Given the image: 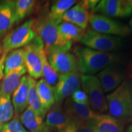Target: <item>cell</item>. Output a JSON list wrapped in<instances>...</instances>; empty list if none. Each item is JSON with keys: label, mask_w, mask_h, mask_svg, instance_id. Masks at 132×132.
Segmentation results:
<instances>
[{"label": "cell", "mask_w": 132, "mask_h": 132, "mask_svg": "<svg viewBox=\"0 0 132 132\" xmlns=\"http://www.w3.org/2000/svg\"><path fill=\"white\" fill-rule=\"evenodd\" d=\"M77 70L81 75H93L119 61L120 56L114 53L103 52L87 47L74 50Z\"/></svg>", "instance_id": "obj_1"}, {"label": "cell", "mask_w": 132, "mask_h": 132, "mask_svg": "<svg viewBox=\"0 0 132 132\" xmlns=\"http://www.w3.org/2000/svg\"><path fill=\"white\" fill-rule=\"evenodd\" d=\"M110 115L117 119L132 120V89L127 80H123L106 97Z\"/></svg>", "instance_id": "obj_2"}, {"label": "cell", "mask_w": 132, "mask_h": 132, "mask_svg": "<svg viewBox=\"0 0 132 132\" xmlns=\"http://www.w3.org/2000/svg\"><path fill=\"white\" fill-rule=\"evenodd\" d=\"M62 20L51 18L48 14L34 20V27L36 34L44 44V50L52 47H61L70 50L72 44L64 40L59 35L58 26Z\"/></svg>", "instance_id": "obj_3"}, {"label": "cell", "mask_w": 132, "mask_h": 132, "mask_svg": "<svg viewBox=\"0 0 132 132\" xmlns=\"http://www.w3.org/2000/svg\"><path fill=\"white\" fill-rule=\"evenodd\" d=\"M37 36L34 20L29 19L14 30L9 32L2 40L3 52L9 53L29 45Z\"/></svg>", "instance_id": "obj_4"}, {"label": "cell", "mask_w": 132, "mask_h": 132, "mask_svg": "<svg viewBox=\"0 0 132 132\" xmlns=\"http://www.w3.org/2000/svg\"><path fill=\"white\" fill-rule=\"evenodd\" d=\"M81 87L86 94L89 99V105L94 111L102 114L108 111L106 97L97 77L81 75Z\"/></svg>", "instance_id": "obj_5"}, {"label": "cell", "mask_w": 132, "mask_h": 132, "mask_svg": "<svg viewBox=\"0 0 132 132\" xmlns=\"http://www.w3.org/2000/svg\"><path fill=\"white\" fill-rule=\"evenodd\" d=\"M80 42L89 48L103 52L113 53L122 45V40L119 37L96 32L90 28L85 31Z\"/></svg>", "instance_id": "obj_6"}, {"label": "cell", "mask_w": 132, "mask_h": 132, "mask_svg": "<svg viewBox=\"0 0 132 132\" xmlns=\"http://www.w3.org/2000/svg\"><path fill=\"white\" fill-rule=\"evenodd\" d=\"M26 72L34 80L42 77V54L45 52L44 44L37 36L29 45L23 48Z\"/></svg>", "instance_id": "obj_7"}, {"label": "cell", "mask_w": 132, "mask_h": 132, "mask_svg": "<svg viewBox=\"0 0 132 132\" xmlns=\"http://www.w3.org/2000/svg\"><path fill=\"white\" fill-rule=\"evenodd\" d=\"M89 23L92 30L117 37H125L131 34L129 26L101 14H92Z\"/></svg>", "instance_id": "obj_8"}, {"label": "cell", "mask_w": 132, "mask_h": 132, "mask_svg": "<svg viewBox=\"0 0 132 132\" xmlns=\"http://www.w3.org/2000/svg\"><path fill=\"white\" fill-rule=\"evenodd\" d=\"M50 64L58 75L77 71L76 59L73 53L61 47H52L45 50Z\"/></svg>", "instance_id": "obj_9"}, {"label": "cell", "mask_w": 132, "mask_h": 132, "mask_svg": "<svg viewBox=\"0 0 132 132\" xmlns=\"http://www.w3.org/2000/svg\"><path fill=\"white\" fill-rule=\"evenodd\" d=\"M81 87V74L77 71L59 75L53 88L55 103L61 104Z\"/></svg>", "instance_id": "obj_10"}, {"label": "cell", "mask_w": 132, "mask_h": 132, "mask_svg": "<svg viewBox=\"0 0 132 132\" xmlns=\"http://www.w3.org/2000/svg\"><path fill=\"white\" fill-rule=\"evenodd\" d=\"M95 12L110 18L128 17L132 14V0L99 1Z\"/></svg>", "instance_id": "obj_11"}, {"label": "cell", "mask_w": 132, "mask_h": 132, "mask_svg": "<svg viewBox=\"0 0 132 132\" xmlns=\"http://www.w3.org/2000/svg\"><path fill=\"white\" fill-rule=\"evenodd\" d=\"M63 108L70 121L78 125L86 122L95 120L100 114L94 111L89 105L75 103L70 97L65 100Z\"/></svg>", "instance_id": "obj_12"}, {"label": "cell", "mask_w": 132, "mask_h": 132, "mask_svg": "<svg viewBox=\"0 0 132 132\" xmlns=\"http://www.w3.org/2000/svg\"><path fill=\"white\" fill-rule=\"evenodd\" d=\"M97 78L100 81L104 93L111 92L123 82V72L114 65L109 66L98 73Z\"/></svg>", "instance_id": "obj_13"}, {"label": "cell", "mask_w": 132, "mask_h": 132, "mask_svg": "<svg viewBox=\"0 0 132 132\" xmlns=\"http://www.w3.org/2000/svg\"><path fill=\"white\" fill-rule=\"evenodd\" d=\"M44 119L28 106L20 117L21 123L28 132H51L53 130L45 124Z\"/></svg>", "instance_id": "obj_14"}, {"label": "cell", "mask_w": 132, "mask_h": 132, "mask_svg": "<svg viewBox=\"0 0 132 132\" xmlns=\"http://www.w3.org/2000/svg\"><path fill=\"white\" fill-rule=\"evenodd\" d=\"M15 23L14 1L0 3V40L3 39Z\"/></svg>", "instance_id": "obj_15"}, {"label": "cell", "mask_w": 132, "mask_h": 132, "mask_svg": "<svg viewBox=\"0 0 132 132\" xmlns=\"http://www.w3.org/2000/svg\"><path fill=\"white\" fill-rule=\"evenodd\" d=\"M91 14L80 3H77L64 14L62 21L75 24L85 31L87 28Z\"/></svg>", "instance_id": "obj_16"}, {"label": "cell", "mask_w": 132, "mask_h": 132, "mask_svg": "<svg viewBox=\"0 0 132 132\" xmlns=\"http://www.w3.org/2000/svg\"><path fill=\"white\" fill-rule=\"evenodd\" d=\"M45 119V124L52 130L62 129L71 122L61 104L56 103L47 112Z\"/></svg>", "instance_id": "obj_17"}, {"label": "cell", "mask_w": 132, "mask_h": 132, "mask_svg": "<svg viewBox=\"0 0 132 132\" xmlns=\"http://www.w3.org/2000/svg\"><path fill=\"white\" fill-rule=\"evenodd\" d=\"M12 103L15 113L21 115L28 106V77L24 75L19 86L13 92Z\"/></svg>", "instance_id": "obj_18"}, {"label": "cell", "mask_w": 132, "mask_h": 132, "mask_svg": "<svg viewBox=\"0 0 132 132\" xmlns=\"http://www.w3.org/2000/svg\"><path fill=\"white\" fill-rule=\"evenodd\" d=\"M26 72L25 67L20 69L4 76L0 82V97L11 96L19 86L21 79Z\"/></svg>", "instance_id": "obj_19"}, {"label": "cell", "mask_w": 132, "mask_h": 132, "mask_svg": "<svg viewBox=\"0 0 132 132\" xmlns=\"http://www.w3.org/2000/svg\"><path fill=\"white\" fill-rule=\"evenodd\" d=\"M97 132H123V122L110 115L99 114L95 119Z\"/></svg>", "instance_id": "obj_20"}, {"label": "cell", "mask_w": 132, "mask_h": 132, "mask_svg": "<svg viewBox=\"0 0 132 132\" xmlns=\"http://www.w3.org/2000/svg\"><path fill=\"white\" fill-rule=\"evenodd\" d=\"M24 67L26 68L23 48L8 53L4 62V76Z\"/></svg>", "instance_id": "obj_21"}, {"label": "cell", "mask_w": 132, "mask_h": 132, "mask_svg": "<svg viewBox=\"0 0 132 132\" xmlns=\"http://www.w3.org/2000/svg\"><path fill=\"white\" fill-rule=\"evenodd\" d=\"M58 32L64 40L73 44L80 42L85 31L73 23L62 21L58 26Z\"/></svg>", "instance_id": "obj_22"}, {"label": "cell", "mask_w": 132, "mask_h": 132, "mask_svg": "<svg viewBox=\"0 0 132 132\" xmlns=\"http://www.w3.org/2000/svg\"><path fill=\"white\" fill-rule=\"evenodd\" d=\"M36 88L43 108L47 112L55 103L53 88L42 78L37 82Z\"/></svg>", "instance_id": "obj_23"}, {"label": "cell", "mask_w": 132, "mask_h": 132, "mask_svg": "<svg viewBox=\"0 0 132 132\" xmlns=\"http://www.w3.org/2000/svg\"><path fill=\"white\" fill-rule=\"evenodd\" d=\"M28 77V107L45 119L47 112L43 108L38 95L37 88H36L37 81L29 76Z\"/></svg>", "instance_id": "obj_24"}, {"label": "cell", "mask_w": 132, "mask_h": 132, "mask_svg": "<svg viewBox=\"0 0 132 132\" xmlns=\"http://www.w3.org/2000/svg\"><path fill=\"white\" fill-rule=\"evenodd\" d=\"M77 1L74 0H58L53 3L50 10L48 15L51 18L62 21V16L69 9L73 6Z\"/></svg>", "instance_id": "obj_25"}, {"label": "cell", "mask_w": 132, "mask_h": 132, "mask_svg": "<svg viewBox=\"0 0 132 132\" xmlns=\"http://www.w3.org/2000/svg\"><path fill=\"white\" fill-rule=\"evenodd\" d=\"M36 3L34 0L14 1L15 23H18L32 12Z\"/></svg>", "instance_id": "obj_26"}, {"label": "cell", "mask_w": 132, "mask_h": 132, "mask_svg": "<svg viewBox=\"0 0 132 132\" xmlns=\"http://www.w3.org/2000/svg\"><path fill=\"white\" fill-rule=\"evenodd\" d=\"M14 110L11 96L0 97V127L13 118Z\"/></svg>", "instance_id": "obj_27"}, {"label": "cell", "mask_w": 132, "mask_h": 132, "mask_svg": "<svg viewBox=\"0 0 132 132\" xmlns=\"http://www.w3.org/2000/svg\"><path fill=\"white\" fill-rule=\"evenodd\" d=\"M42 77L44 80L48 85L53 87L58 80L59 75L56 72L53 67L50 64L46 56L45 52H44L42 54Z\"/></svg>", "instance_id": "obj_28"}, {"label": "cell", "mask_w": 132, "mask_h": 132, "mask_svg": "<svg viewBox=\"0 0 132 132\" xmlns=\"http://www.w3.org/2000/svg\"><path fill=\"white\" fill-rule=\"evenodd\" d=\"M0 132H28L16 116L0 127Z\"/></svg>", "instance_id": "obj_29"}, {"label": "cell", "mask_w": 132, "mask_h": 132, "mask_svg": "<svg viewBox=\"0 0 132 132\" xmlns=\"http://www.w3.org/2000/svg\"><path fill=\"white\" fill-rule=\"evenodd\" d=\"M71 98L75 103L81 105H89V99L86 94L81 89L77 90L71 95Z\"/></svg>", "instance_id": "obj_30"}, {"label": "cell", "mask_w": 132, "mask_h": 132, "mask_svg": "<svg viewBox=\"0 0 132 132\" xmlns=\"http://www.w3.org/2000/svg\"><path fill=\"white\" fill-rule=\"evenodd\" d=\"M95 120L82 123L77 126L76 132H97Z\"/></svg>", "instance_id": "obj_31"}, {"label": "cell", "mask_w": 132, "mask_h": 132, "mask_svg": "<svg viewBox=\"0 0 132 132\" xmlns=\"http://www.w3.org/2000/svg\"><path fill=\"white\" fill-rule=\"evenodd\" d=\"M99 1L98 0H85L80 1L81 4L87 9L91 14H94L95 12V7L98 4Z\"/></svg>", "instance_id": "obj_32"}, {"label": "cell", "mask_w": 132, "mask_h": 132, "mask_svg": "<svg viewBox=\"0 0 132 132\" xmlns=\"http://www.w3.org/2000/svg\"><path fill=\"white\" fill-rule=\"evenodd\" d=\"M78 125L77 123L71 121L67 126L62 128V129L57 130V132H76Z\"/></svg>", "instance_id": "obj_33"}, {"label": "cell", "mask_w": 132, "mask_h": 132, "mask_svg": "<svg viewBox=\"0 0 132 132\" xmlns=\"http://www.w3.org/2000/svg\"><path fill=\"white\" fill-rule=\"evenodd\" d=\"M7 53H8L3 52L2 55L0 57V81L3 80L4 77V62Z\"/></svg>", "instance_id": "obj_34"}, {"label": "cell", "mask_w": 132, "mask_h": 132, "mask_svg": "<svg viewBox=\"0 0 132 132\" xmlns=\"http://www.w3.org/2000/svg\"><path fill=\"white\" fill-rule=\"evenodd\" d=\"M129 28H130V29H131V31H132V16H131V19H130V20L129 21Z\"/></svg>", "instance_id": "obj_35"}, {"label": "cell", "mask_w": 132, "mask_h": 132, "mask_svg": "<svg viewBox=\"0 0 132 132\" xmlns=\"http://www.w3.org/2000/svg\"><path fill=\"white\" fill-rule=\"evenodd\" d=\"M127 132H132V124L130 125L127 128Z\"/></svg>", "instance_id": "obj_36"}, {"label": "cell", "mask_w": 132, "mask_h": 132, "mask_svg": "<svg viewBox=\"0 0 132 132\" xmlns=\"http://www.w3.org/2000/svg\"><path fill=\"white\" fill-rule=\"evenodd\" d=\"M131 65H132V50H131ZM132 67V66H131Z\"/></svg>", "instance_id": "obj_37"}, {"label": "cell", "mask_w": 132, "mask_h": 132, "mask_svg": "<svg viewBox=\"0 0 132 132\" xmlns=\"http://www.w3.org/2000/svg\"><path fill=\"white\" fill-rule=\"evenodd\" d=\"M51 132H54V131H53V130H52V131H51Z\"/></svg>", "instance_id": "obj_38"}, {"label": "cell", "mask_w": 132, "mask_h": 132, "mask_svg": "<svg viewBox=\"0 0 132 132\" xmlns=\"http://www.w3.org/2000/svg\"><path fill=\"white\" fill-rule=\"evenodd\" d=\"M131 89H132V85H131Z\"/></svg>", "instance_id": "obj_39"}, {"label": "cell", "mask_w": 132, "mask_h": 132, "mask_svg": "<svg viewBox=\"0 0 132 132\" xmlns=\"http://www.w3.org/2000/svg\"><path fill=\"white\" fill-rule=\"evenodd\" d=\"M131 77H132V73H131Z\"/></svg>", "instance_id": "obj_40"}]
</instances>
